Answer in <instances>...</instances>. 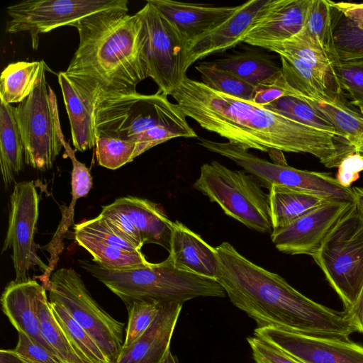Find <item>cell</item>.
I'll use <instances>...</instances> for the list:
<instances>
[{
	"label": "cell",
	"mask_w": 363,
	"mask_h": 363,
	"mask_svg": "<svg viewBox=\"0 0 363 363\" xmlns=\"http://www.w3.org/2000/svg\"><path fill=\"white\" fill-rule=\"evenodd\" d=\"M43 286L48 292L49 301L63 307L115 363L123 349L125 324L99 305L80 275L72 268H60Z\"/></svg>",
	"instance_id": "cell-8"
},
{
	"label": "cell",
	"mask_w": 363,
	"mask_h": 363,
	"mask_svg": "<svg viewBox=\"0 0 363 363\" xmlns=\"http://www.w3.org/2000/svg\"><path fill=\"white\" fill-rule=\"evenodd\" d=\"M45 287L37 296V314L44 339L62 363H88L76 351L55 319Z\"/></svg>",
	"instance_id": "cell-32"
},
{
	"label": "cell",
	"mask_w": 363,
	"mask_h": 363,
	"mask_svg": "<svg viewBox=\"0 0 363 363\" xmlns=\"http://www.w3.org/2000/svg\"><path fill=\"white\" fill-rule=\"evenodd\" d=\"M45 62L19 61L9 64L0 79V101L20 104L32 92Z\"/></svg>",
	"instance_id": "cell-31"
},
{
	"label": "cell",
	"mask_w": 363,
	"mask_h": 363,
	"mask_svg": "<svg viewBox=\"0 0 363 363\" xmlns=\"http://www.w3.org/2000/svg\"><path fill=\"white\" fill-rule=\"evenodd\" d=\"M18 333L15 352L27 363H62L46 347L23 333Z\"/></svg>",
	"instance_id": "cell-44"
},
{
	"label": "cell",
	"mask_w": 363,
	"mask_h": 363,
	"mask_svg": "<svg viewBox=\"0 0 363 363\" xmlns=\"http://www.w3.org/2000/svg\"><path fill=\"white\" fill-rule=\"evenodd\" d=\"M46 70L45 63L32 92L14 107L25 163L41 171L52 167L63 147L57 101L47 82Z\"/></svg>",
	"instance_id": "cell-7"
},
{
	"label": "cell",
	"mask_w": 363,
	"mask_h": 363,
	"mask_svg": "<svg viewBox=\"0 0 363 363\" xmlns=\"http://www.w3.org/2000/svg\"><path fill=\"white\" fill-rule=\"evenodd\" d=\"M163 302L139 301L126 306L128 313L123 348L130 346L149 328L157 315Z\"/></svg>",
	"instance_id": "cell-40"
},
{
	"label": "cell",
	"mask_w": 363,
	"mask_h": 363,
	"mask_svg": "<svg viewBox=\"0 0 363 363\" xmlns=\"http://www.w3.org/2000/svg\"><path fill=\"white\" fill-rule=\"evenodd\" d=\"M39 195L34 182L16 183L10 196L8 229L2 252L12 248L16 281L30 279L29 271L38 267L43 285L52 274L50 267L38 255L34 241L39 214Z\"/></svg>",
	"instance_id": "cell-12"
},
{
	"label": "cell",
	"mask_w": 363,
	"mask_h": 363,
	"mask_svg": "<svg viewBox=\"0 0 363 363\" xmlns=\"http://www.w3.org/2000/svg\"><path fill=\"white\" fill-rule=\"evenodd\" d=\"M352 203L326 201L290 225L274 230L270 235L272 241L281 252L312 256Z\"/></svg>",
	"instance_id": "cell-15"
},
{
	"label": "cell",
	"mask_w": 363,
	"mask_h": 363,
	"mask_svg": "<svg viewBox=\"0 0 363 363\" xmlns=\"http://www.w3.org/2000/svg\"><path fill=\"white\" fill-rule=\"evenodd\" d=\"M353 202L356 209L363 220V188L359 186L352 187Z\"/></svg>",
	"instance_id": "cell-51"
},
{
	"label": "cell",
	"mask_w": 363,
	"mask_h": 363,
	"mask_svg": "<svg viewBox=\"0 0 363 363\" xmlns=\"http://www.w3.org/2000/svg\"><path fill=\"white\" fill-rule=\"evenodd\" d=\"M215 62L255 88L276 85L283 79L281 67L269 56L258 52L245 51Z\"/></svg>",
	"instance_id": "cell-24"
},
{
	"label": "cell",
	"mask_w": 363,
	"mask_h": 363,
	"mask_svg": "<svg viewBox=\"0 0 363 363\" xmlns=\"http://www.w3.org/2000/svg\"><path fill=\"white\" fill-rule=\"evenodd\" d=\"M162 363H179V361L177 356L173 354L169 350L165 359Z\"/></svg>",
	"instance_id": "cell-53"
},
{
	"label": "cell",
	"mask_w": 363,
	"mask_h": 363,
	"mask_svg": "<svg viewBox=\"0 0 363 363\" xmlns=\"http://www.w3.org/2000/svg\"><path fill=\"white\" fill-rule=\"evenodd\" d=\"M79 264L125 306L139 301L183 304L199 297L226 296L216 280L177 269L169 256L162 262L127 269H111L84 259L79 260Z\"/></svg>",
	"instance_id": "cell-4"
},
{
	"label": "cell",
	"mask_w": 363,
	"mask_h": 363,
	"mask_svg": "<svg viewBox=\"0 0 363 363\" xmlns=\"http://www.w3.org/2000/svg\"><path fill=\"white\" fill-rule=\"evenodd\" d=\"M99 216L121 236L141 250V235L129 216L114 202L103 206Z\"/></svg>",
	"instance_id": "cell-43"
},
{
	"label": "cell",
	"mask_w": 363,
	"mask_h": 363,
	"mask_svg": "<svg viewBox=\"0 0 363 363\" xmlns=\"http://www.w3.org/2000/svg\"><path fill=\"white\" fill-rule=\"evenodd\" d=\"M330 4L339 10L345 17L363 30V6L362 4L334 2L329 1Z\"/></svg>",
	"instance_id": "cell-48"
},
{
	"label": "cell",
	"mask_w": 363,
	"mask_h": 363,
	"mask_svg": "<svg viewBox=\"0 0 363 363\" xmlns=\"http://www.w3.org/2000/svg\"><path fill=\"white\" fill-rule=\"evenodd\" d=\"M345 312L355 332L363 333V289L353 307Z\"/></svg>",
	"instance_id": "cell-49"
},
{
	"label": "cell",
	"mask_w": 363,
	"mask_h": 363,
	"mask_svg": "<svg viewBox=\"0 0 363 363\" xmlns=\"http://www.w3.org/2000/svg\"><path fill=\"white\" fill-rule=\"evenodd\" d=\"M216 249L220 261L217 281L231 303L255 320L257 328L346 336L355 332L345 311L310 299L280 275L250 261L228 242Z\"/></svg>",
	"instance_id": "cell-3"
},
{
	"label": "cell",
	"mask_w": 363,
	"mask_h": 363,
	"mask_svg": "<svg viewBox=\"0 0 363 363\" xmlns=\"http://www.w3.org/2000/svg\"><path fill=\"white\" fill-rule=\"evenodd\" d=\"M54 316L78 354L88 363H113L89 333L58 303L50 302Z\"/></svg>",
	"instance_id": "cell-34"
},
{
	"label": "cell",
	"mask_w": 363,
	"mask_h": 363,
	"mask_svg": "<svg viewBox=\"0 0 363 363\" xmlns=\"http://www.w3.org/2000/svg\"><path fill=\"white\" fill-rule=\"evenodd\" d=\"M311 0H268L243 42L253 46L286 40L304 27Z\"/></svg>",
	"instance_id": "cell-16"
},
{
	"label": "cell",
	"mask_w": 363,
	"mask_h": 363,
	"mask_svg": "<svg viewBox=\"0 0 363 363\" xmlns=\"http://www.w3.org/2000/svg\"><path fill=\"white\" fill-rule=\"evenodd\" d=\"M254 335L301 363H363V346L340 335L305 334L264 327Z\"/></svg>",
	"instance_id": "cell-13"
},
{
	"label": "cell",
	"mask_w": 363,
	"mask_h": 363,
	"mask_svg": "<svg viewBox=\"0 0 363 363\" xmlns=\"http://www.w3.org/2000/svg\"><path fill=\"white\" fill-rule=\"evenodd\" d=\"M113 202L129 216L144 245L157 244L169 252L173 222L160 204L133 196L121 197Z\"/></svg>",
	"instance_id": "cell-23"
},
{
	"label": "cell",
	"mask_w": 363,
	"mask_h": 363,
	"mask_svg": "<svg viewBox=\"0 0 363 363\" xmlns=\"http://www.w3.org/2000/svg\"><path fill=\"white\" fill-rule=\"evenodd\" d=\"M137 13L143 24L141 57L148 77L167 96L187 77L189 43L148 1Z\"/></svg>",
	"instance_id": "cell-10"
},
{
	"label": "cell",
	"mask_w": 363,
	"mask_h": 363,
	"mask_svg": "<svg viewBox=\"0 0 363 363\" xmlns=\"http://www.w3.org/2000/svg\"><path fill=\"white\" fill-rule=\"evenodd\" d=\"M200 73L202 83L208 87L246 101H251L255 88L232 72L218 67L215 62H204L195 67Z\"/></svg>",
	"instance_id": "cell-37"
},
{
	"label": "cell",
	"mask_w": 363,
	"mask_h": 363,
	"mask_svg": "<svg viewBox=\"0 0 363 363\" xmlns=\"http://www.w3.org/2000/svg\"><path fill=\"white\" fill-rule=\"evenodd\" d=\"M330 7L333 35L339 59L350 60L363 58V30L339 10L331 5Z\"/></svg>",
	"instance_id": "cell-38"
},
{
	"label": "cell",
	"mask_w": 363,
	"mask_h": 363,
	"mask_svg": "<svg viewBox=\"0 0 363 363\" xmlns=\"http://www.w3.org/2000/svg\"><path fill=\"white\" fill-rule=\"evenodd\" d=\"M189 123L158 124L138 135L135 140V158L152 147L176 138H196Z\"/></svg>",
	"instance_id": "cell-41"
},
{
	"label": "cell",
	"mask_w": 363,
	"mask_h": 363,
	"mask_svg": "<svg viewBox=\"0 0 363 363\" xmlns=\"http://www.w3.org/2000/svg\"><path fill=\"white\" fill-rule=\"evenodd\" d=\"M263 107L303 125L340 136L323 114L300 97L284 96Z\"/></svg>",
	"instance_id": "cell-35"
},
{
	"label": "cell",
	"mask_w": 363,
	"mask_h": 363,
	"mask_svg": "<svg viewBox=\"0 0 363 363\" xmlns=\"http://www.w3.org/2000/svg\"><path fill=\"white\" fill-rule=\"evenodd\" d=\"M335 68L341 88L350 95L351 103L363 109V58L340 60Z\"/></svg>",
	"instance_id": "cell-42"
},
{
	"label": "cell",
	"mask_w": 363,
	"mask_h": 363,
	"mask_svg": "<svg viewBox=\"0 0 363 363\" xmlns=\"http://www.w3.org/2000/svg\"><path fill=\"white\" fill-rule=\"evenodd\" d=\"M304 28L329 55L334 65L340 60L333 35L331 7L328 1L311 0Z\"/></svg>",
	"instance_id": "cell-36"
},
{
	"label": "cell",
	"mask_w": 363,
	"mask_h": 363,
	"mask_svg": "<svg viewBox=\"0 0 363 363\" xmlns=\"http://www.w3.org/2000/svg\"><path fill=\"white\" fill-rule=\"evenodd\" d=\"M77 242L92 256V261L111 269H127L150 264L142 251L132 252L108 244L91 234L79 223L74 225Z\"/></svg>",
	"instance_id": "cell-29"
},
{
	"label": "cell",
	"mask_w": 363,
	"mask_h": 363,
	"mask_svg": "<svg viewBox=\"0 0 363 363\" xmlns=\"http://www.w3.org/2000/svg\"><path fill=\"white\" fill-rule=\"evenodd\" d=\"M300 97L323 114L345 138L363 157V116L350 109L345 103L317 101Z\"/></svg>",
	"instance_id": "cell-33"
},
{
	"label": "cell",
	"mask_w": 363,
	"mask_h": 363,
	"mask_svg": "<svg viewBox=\"0 0 363 363\" xmlns=\"http://www.w3.org/2000/svg\"><path fill=\"white\" fill-rule=\"evenodd\" d=\"M182 306L163 303L149 328L130 346L122 349L115 363H162L169 351Z\"/></svg>",
	"instance_id": "cell-18"
},
{
	"label": "cell",
	"mask_w": 363,
	"mask_h": 363,
	"mask_svg": "<svg viewBox=\"0 0 363 363\" xmlns=\"http://www.w3.org/2000/svg\"><path fill=\"white\" fill-rule=\"evenodd\" d=\"M252 174L217 161L204 163L194 188L216 203L228 216L262 233L273 231L268 194Z\"/></svg>",
	"instance_id": "cell-5"
},
{
	"label": "cell",
	"mask_w": 363,
	"mask_h": 363,
	"mask_svg": "<svg viewBox=\"0 0 363 363\" xmlns=\"http://www.w3.org/2000/svg\"><path fill=\"white\" fill-rule=\"evenodd\" d=\"M282 76L286 84L298 95L311 100L341 102L320 81L314 72L298 58L279 55Z\"/></svg>",
	"instance_id": "cell-30"
},
{
	"label": "cell",
	"mask_w": 363,
	"mask_h": 363,
	"mask_svg": "<svg viewBox=\"0 0 363 363\" xmlns=\"http://www.w3.org/2000/svg\"><path fill=\"white\" fill-rule=\"evenodd\" d=\"M41 286L32 279L11 281L2 293L1 308L18 333H24L55 354L43 336L37 314V296Z\"/></svg>",
	"instance_id": "cell-21"
},
{
	"label": "cell",
	"mask_w": 363,
	"mask_h": 363,
	"mask_svg": "<svg viewBox=\"0 0 363 363\" xmlns=\"http://www.w3.org/2000/svg\"><path fill=\"white\" fill-rule=\"evenodd\" d=\"M312 257L349 311L363 289V220L354 202Z\"/></svg>",
	"instance_id": "cell-6"
},
{
	"label": "cell",
	"mask_w": 363,
	"mask_h": 363,
	"mask_svg": "<svg viewBox=\"0 0 363 363\" xmlns=\"http://www.w3.org/2000/svg\"><path fill=\"white\" fill-rule=\"evenodd\" d=\"M297 94L286 84L284 78L276 85L255 87L252 101L259 106H265L281 97Z\"/></svg>",
	"instance_id": "cell-47"
},
{
	"label": "cell",
	"mask_w": 363,
	"mask_h": 363,
	"mask_svg": "<svg viewBox=\"0 0 363 363\" xmlns=\"http://www.w3.org/2000/svg\"><path fill=\"white\" fill-rule=\"evenodd\" d=\"M259 48L274 52L279 55H289L298 58L314 72L323 85L337 99L344 102L342 89L333 62L304 27L299 33L286 40L265 43Z\"/></svg>",
	"instance_id": "cell-22"
},
{
	"label": "cell",
	"mask_w": 363,
	"mask_h": 363,
	"mask_svg": "<svg viewBox=\"0 0 363 363\" xmlns=\"http://www.w3.org/2000/svg\"><path fill=\"white\" fill-rule=\"evenodd\" d=\"M268 0H251L218 28L191 43L187 50L188 68L206 57L224 52L243 42L261 9Z\"/></svg>",
	"instance_id": "cell-19"
},
{
	"label": "cell",
	"mask_w": 363,
	"mask_h": 363,
	"mask_svg": "<svg viewBox=\"0 0 363 363\" xmlns=\"http://www.w3.org/2000/svg\"><path fill=\"white\" fill-rule=\"evenodd\" d=\"M247 341L255 363H301L283 350L257 337H248Z\"/></svg>",
	"instance_id": "cell-45"
},
{
	"label": "cell",
	"mask_w": 363,
	"mask_h": 363,
	"mask_svg": "<svg viewBox=\"0 0 363 363\" xmlns=\"http://www.w3.org/2000/svg\"><path fill=\"white\" fill-rule=\"evenodd\" d=\"M96 156L99 165L116 169L135 159L136 143L131 140L99 135Z\"/></svg>",
	"instance_id": "cell-39"
},
{
	"label": "cell",
	"mask_w": 363,
	"mask_h": 363,
	"mask_svg": "<svg viewBox=\"0 0 363 363\" xmlns=\"http://www.w3.org/2000/svg\"><path fill=\"white\" fill-rule=\"evenodd\" d=\"M238 164L268 189L272 186H279L306 192L326 201L353 202L352 188L343 187L336 178L328 173L277 164L249 151L240 155Z\"/></svg>",
	"instance_id": "cell-14"
},
{
	"label": "cell",
	"mask_w": 363,
	"mask_h": 363,
	"mask_svg": "<svg viewBox=\"0 0 363 363\" xmlns=\"http://www.w3.org/2000/svg\"><path fill=\"white\" fill-rule=\"evenodd\" d=\"M169 252L177 269L217 281L220 261L216 247L179 220L173 222Z\"/></svg>",
	"instance_id": "cell-20"
},
{
	"label": "cell",
	"mask_w": 363,
	"mask_h": 363,
	"mask_svg": "<svg viewBox=\"0 0 363 363\" xmlns=\"http://www.w3.org/2000/svg\"><path fill=\"white\" fill-rule=\"evenodd\" d=\"M360 111H361V112H362V113L363 115V109H360Z\"/></svg>",
	"instance_id": "cell-54"
},
{
	"label": "cell",
	"mask_w": 363,
	"mask_h": 363,
	"mask_svg": "<svg viewBox=\"0 0 363 363\" xmlns=\"http://www.w3.org/2000/svg\"><path fill=\"white\" fill-rule=\"evenodd\" d=\"M268 199L273 230L290 225L326 201L306 192L279 186L269 189Z\"/></svg>",
	"instance_id": "cell-27"
},
{
	"label": "cell",
	"mask_w": 363,
	"mask_h": 363,
	"mask_svg": "<svg viewBox=\"0 0 363 363\" xmlns=\"http://www.w3.org/2000/svg\"><path fill=\"white\" fill-rule=\"evenodd\" d=\"M0 169L6 189L24 168V147L14 106L0 101Z\"/></svg>",
	"instance_id": "cell-26"
},
{
	"label": "cell",
	"mask_w": 363,
	"mask_h": 363,
	"mask_svg": "<svg viewBox=\"0 0 363 363\" xmlns=\"http://www.w3.org/2000/svg\"><path fill=\"white\" fill-rule=\"evenodd\" d=\"M147 1L175 26L189 45L223 24L240 7V5L213 6L172 0Z\"/></svg>",
	"instance_id": "cell-17"
},
{
	"label": "cell",
	"mask_w": 363,
	"mask_h": 363,
	"mask_svg": "<svg viewBox=\"0 0 363 363\" xmlns=\"http://www.w3.org/2000/svg\"><path fill=\"white\" fill-rule=\"evenodd\" d=\"M268 153L273 163L283 165L287 164L282 151L278 150H271Z\"/></svg>",
	"instance_id": "cell-52"
},
{
	"label": "cell",
	"mask_w": 363,
	"mask_h": 363,
	"mask_svg": "<svg viewBox=\"0 0 363 363\" xmlns=\"http://www.w3.org/2000/svg\"><path fill=\"white\" fill-rule=\"evenodd\" d=\"M362 5L363 6V3L362 4Z\"/></svg>",
	"instance_id": "cell-55"
},
{
	"label": "cell",
	"mask_w": 363,
	"mask_h": 363,
	"mask_svg": "<svg viewBox=\"0 0 363 363\" xmlns=\"http://www.w3.org/2000/svg\"><path fill=\"white\" fill-rule=\"evenodd\" d=\"M128 11L98 12L73 26L79 45L63 73L92 112L100 101L137 94V85L148 77L141 57L142 21Z\"/></svg>",
	"instance_id": "cell-2"
},
{
	"label": "cell",
	"mask_w": 363,
	"mask_h": 363,
	"mask_svg": "<svg viewBox=\"0 0 363 363\" xmlns=\"http://www.w3.org/2000/svg\"><path fill=\"white\" fill-rule=\"evenodd\" d=\"M126 0H26L6 8L10 19L6 32H28L32 48L38 50L39 37L63 26H73L89 15L112 9H128Z\"/></svg>",
	"instance_id": "cell-11"
},
{
	"label": "cell",
	"mask_w": 363,
	"mask_h": 363,
	"mask_svg": "<svg viewBox=\"0 0 363 363\" xmlns=\"http://www.w3.org/2000/svg\"><path fill=\"white\" fill-rule=\"evenodd\" d=\"M363 171V157L354 152L347 155L338 166L336 179L341 186L350 188L352 183L359 177Z\"/></svg>",
	"instance_id": "cell-46"
},
{
	"label": "cell",
	"mask_w": 363,
	"mask_h": 363,
	"mask_svg": "<svg viewBox=\"0 0 363 363\" xmlns=\"http://www.w3.org/2000/svg\"><path fill=\"white\" fill-rule=\"evenodd\" d=\"M65 153L70 158L72 163L71 174L72 201L69 208L62 212V220L58 226L57 230L51 242L44 247L50 253L49 259V267L50 272L54 269L58 260V256L63 249L61 240L62 235L73 223L74 206L77 199L88 194L92 186V177L90 169L79 162L75 157L74 151L66 140L62 141Z\"/></svg>",
	"instance_id": "cell-28"
},
{
	"label": "cell",
	"mask_w": 363,
	"mask_h": 363,
	"mask_svg": "<svg viewBox=\"0 0 363 363\" xmlns=\"http://www.w3.org/2000/svg\"><path fill=\"white\" fill-rule=\"evenodd\" d=\"M0 363H27L13 350H0Z\"/></svg>",
	"instance_id": "cell-50"
},
{
	"label": "cell",
	"mask_w": 363,
	"mask_h": 363,
	"mask_svg": "<svg viewBox=\"0 0 363 363\" xmlns=\"http://www.w3.org/2000/svg\"><path fill=\"white\" fill-rule=\"evenodd\" d=\"M97 136L135 142L136 138L158 124L186 123V116L167 96L137 93L111 98L98 103L94 110Z\"/></svg>",
	"instance_id": "cell-9"
},
{
	"label": "cell",
	"mask_w": 363,
	"mask_h": 363,
	"mask_svg": "<svg viewBox=\"0 0 363 363\" xmlns=\"http://www.w3.org/2000/svg\"><path fill=\"white\" fill-rule=\"evenodd\" d=\"M170 96L186 117L245 150L309 153L328 168L338 167L344 158L355 152L340 136L215 91L188 77Z\"/></svg>",
	"instance_id": "cell-1"
},
{
	"label": "cell",
	"mask_w": 363,
	"mask_h": 363,
	"mask_svg": "<svg viewBox=\"0 0 363 363\" xmlns=\"http://www.w3.org/2000/svg\"><path fill=\"white\" fill-rule=\"evenodd\" d=\"M58 82L69 119L75 150L84 152L94 147L97 134L91 109L63 72L58 74Z\"/></svg>",
	"instance_id": "cell-25"
}]
</instances>
